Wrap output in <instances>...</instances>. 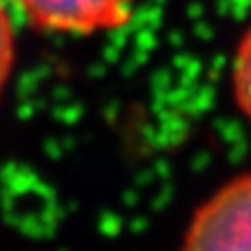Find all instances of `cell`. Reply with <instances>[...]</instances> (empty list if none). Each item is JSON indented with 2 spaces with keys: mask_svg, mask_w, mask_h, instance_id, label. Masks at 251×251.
<instances>
[{
  "mask_svg": "<svg viewBox=\"0 0 251 251\" xmlns=\"http://www.w3.org/2000/svg\"><path fill=\"white\" fill-rule=\"evenodd\" d=\"M185 249H251V174L227 183L196 209Z\"/></svg>",
  "mask_w": 251,
  "mask_h": 251,
  "instance_id": "6da1fadb",
  "label": "cell"
},
{
  "mask_svg": "<svg viewBox=\"0 0 251 251\" xmlns=\"http://www.w3.org/2000/svg\"><path fill=\"white\" fill-rule=\"evenodd\" d=\"M42 31L91 35L126 25L137 0H11Z\"/></svg>",
  "mask_w": 251,
  "mask_h": 251,
  "instance_id": "7a4b0ae2",
  "label": "cell"
},
{
  "mask_svg": "<svg viewBox=\"0 0 251 251\" xmlns=\"http://www.w3.org/2000/svg\"><path fill=\"white\" fill-rule=\"evenodd\" d=\"M234 91L236 101L251 119V29L245 33L243 42L236 53L234 64Z\"/></svg>",
  "mask_w": 251,
  "mask_h": 251,
  "instance_id": "3957f363",
  "label": "cell"
},
{
  "mask_svg": "<svg viewBox=\"0 0 251 251\" xmlns=\"http://www.w3.org/2000/svg\"><path fill=\"white\" fill-rule=\"evenodd\" d=\"M16 62V40H13L11 18L7 13V7L0 0V97L11 77V69Z\"/></svg>",
  "mask_w": 251,
  "mask_h": 251,
  "instance_id": "277c9868",
  "label": "cell"
}]
</instances>
